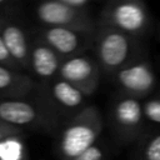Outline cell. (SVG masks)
I'll use <instances>...</instances> for the list:
<instances>
[{"instance_id": "6da1fadb", "label": "cell", "mask_w": 160, "mask_h": 160, "mask_svg": "<svg viewBox=\"0 0 160 160\" xmlns=\"http://www.w3.org/2000/svg\"><path fill=\"white\" fill-rule=\"evenodd\" d=\"M105 129V120L96 105H88L82 111L62 122L55 134L54 151L60 160H72L92 146Z\"/></svg>"}, {"instance_id": "7a4b0ae2", "label": "cell", "mask_w": 160, "mask_h": 160, "mask_svg": "<svg viewBox=\"0 0 160 160\" xmlns=\"http://www.w3.org/2000/svg\"><path fill=\"white\" fill-rule=\"evenodd\" d=\"M92 52L102 74L110 78L122 68L148 56L144 40L100 25L94 35Z\"/></svg>"}, {"instance_id": "3957f363", "label": "cell", "mask_w": 160, "mask_h": 160, "mask_svg": "<svg viewBox=\"0 0 160 160\" xmlns=\"http://www.w3.org/2000/svg\"><path fill=\"white\" fill-rule=\"evenodd\" d=\"M105 126L111 141L119 146L132 145L148 130L142 100L116 92L109 102Z\"/></svg>"}, {"instance_id": "277c9868", "label": "cell", "mask_w": 160, "mask_h": 160, "mask_svg": "<svg viewBox=\"0 0 160 160\" xmlns=\"http://www.w3.org/2000/svg\"><path fill=\"white\" fill-rule=\"evenodd\" d=\"M0 120L19 129L54 135L60 125L45 101L34 91L21 99L0 100Z\"/></svg>"}, {"instance_id": "5b68a950", "label": "cell", "mask_w": 160, "mask_h": 160, "mask_svg": "<svg viewBox=\"0 0 160 160\" xmlns=\"http://www.w3.org/2000/svg\"><path fill=\"white\" fill-rule=\"evenodd\" d=\"M96 22L145 40L152 29V19L141 0H111L100 10Z\"/></svg>"}, {"instance_id": "8992f818", "label": "cell", "mask_w": 160, "mask_h": 160, "mask_svg": "<svg viewBox=\"0 0 160 160\" xmlns=\"http://www.w3.org/2000/svg\"><path fill=\"white\" fill-rule=\"evenodd\" d=\"M35 92L45 101L59 125L90 105V96L61 78H56L46 85H36Z\"/></svg>"}, {"instance_id": "52a82bcc", "label": "cell", "mask_w": 160, "mask_h": 160, "mask_svg": "<svg viewBox=\"0 0 160 160\" xmlns=\"http://www.w3.org/2000/svg\"><path fill=\"white\" fill-rule=\"evenodd\" d=\"M31 14L40 26L70 28L94 34L98 28L91 14H84L66 6L61 0H44L32 5Z\"/></svg>"}, {"instance_id": "ba28073f", "label": "cell", "mask_w": 160, "mask_h": 160, "mask_svg": "<svg viewBox=\"0 0 160 160\" xmlns=\"http://www.w3.org/2000/svg\"><path fill=\"white\" fill-rule=\"evenodd\" d=\"M30 35L49 45L65 60L92 50L95 32L91 34L70 28L36 25L30 29Z\"/></svg>"}, {"instance_id": "9c48e42d", "label": "cell", "mask_w": 160, "mask_h": 160, "mask_svg": "<svg viewBox=\"0 0 160 160\" xmlns=\"http://www.w3.org/2000/svg\"><path fill=\"white\" fill-rule=\"evenodd\" d=\"M116 92L145 100L158 90V75L149 58H142L111 76Z\"/></svg>"}, {"instance_id": "30bf717a", "label": "cell", "mask_w": 160, "mask_h": 160, "mask_svg": "<svg viewBox=\"0 0 160 160\" xmlns=\"http://www.w3.org/2000/svg\"><path fill=\"white\" fill-rule=\"evenodd\" d=\"M101 75L102 71L96 58L88 52L65 59L59 71V78L80 89L88 96L98 90Z\"/></svg>"}, {"instance_id": "8fae6325", "label": "cell", "mask_w": 160, "mask_h": 160, "mask_svg": "<svg viewBox=\"0 0 160 160\" xmlns=\"http://www.w3.org/2000/svg\"><path fill=\"white\" fill-rule=\"evenodd\" d=\"M0 38L12 60L28 74L31 36L30 29L25 26V20L0 15Z\"/></svg>"}, {"instance_id": "7c38bea8", "label": "cell", "mask_w": 160, "mask_h": 160, "mask_svg": "<svg viewBox=\"0 0 160 160\" xmlns=\"http://www.w3.org/2000/svg\"><path fill=\"white\" fill-rule=\"evenodd\" d=\"M62 61L64 59L55 50L31 36L28 74L35 80L36 85H46L59 78Z\"/></svg>"}, {"instance_id": "4fadbf2b", "label": "cell", "mask_w": 160, "mask_h": 160, "mask_svg": "<svg viewBox=\"0 0 160 160\" xmlns=\"http://www.w3.org/2000/svg\"><path fill=\"white\" fill-rule=\"evenodd\" d=\"M35 88L36 82L29 74L0 65V100L28 98Z\"/></svg>"}, {"instance_id": "5bb4252c", "label": "cell", "mask_w": 160, "mask_h": 160, "mask_svg": "<svg viewBox=\"0 0 160 160\" xmlns=\"http://www.w3.org/2000/svg\"><path fill=\"white\" fill-rule=\"evenodd\" d=\"M130 160H160V128L148 130L131 146Z\"/></svg>"}, {"instance_id": "9a60e30c", "label": "cell", "mask_w": 160, "mask_h": 160, "mask_svg": "<svg viewBox=\"0 0 160 160\" xmlns=\"http://www.w3.org/2000/svg\"><path fill=\"white\" fill-rule=\"evenodd\" d=\"M0 160H29L25 135L10 136L0 142Z\"/></svg>"}, {"instance_id": "2e32d148", "label": "cell", "mask_w": 160, "mask_h": 160, "mask_svg": "<svg viewBox=\"0 0 160 160\" xmlns=\"http://www.w3.org/2000/svg\"><path fill=\"white\" fill-rule=\"evenodd\" d=\"M112 152L111 141L101 136L92 146L86 149L72 160H111Z\"/></svg>"}, {"instance_id": "e0dca14e", "label": "cell", "mask_w": 160, "mask_h": 160, "mask_svg": "<svg viewBox=\"0 0 160 160\" xmlns=\"http://www.w3.org/2000/svg\"><path fill=\"white\" fill-rule=\"evenodd\" d=\"M142 110L149 128H160V90L142 100Z\"/></svg>"}, {"instance_id": "ac0fdd59", "label": "cell", "mask_w": 160, "mask_h": 160, "mask_svg": "<svg viewBox=\"0 0 160 160\" xmlns=\"http://www.w3.org/2000/svg\"><path fill=\"white\" fill-rule=\"evenodd\" d=\"M0 15L24 19L22 4L19 0H0Z\"/></svg>"}, {"instance_id": "d6986e66", "label": "cell", "mask_w": 160, "mask_h": 160, "mask_svg": "<svg viewBox=\"0 0 160 160\" xmlns=\"http://www.w3.org/2000/svg\"><path fill=\"white\" fill-rule=\"evenodd\" d=\"M0 65L6 66V68H9L11 70H15V71H22L18 66V64L12 60V58L10 56V54H9V51H8V49H6V46H5V44H4L1 38H0Z\"/></svg>"}, {"instance_id": "ffe728a7", "label": "cell", "mask_w": 160, "mask_h": 160, "mask_svg": "<svg viewBox=\"0 0 160 160\" xmlns=\"http://www.w3.org/2000/svg\"><path fill=\"white\" fill-rule=\"evenodd\" d=\"M66 6L84 12V14H91V6H92V1L91 0H61Z\"/></svg>"}, {"instance_id": "44dd1931", "label": "cell", "mask_w": 160, "mask_h": 160, "mask_svg": "<svg viewBox=\"0 0 160 160\" xmlns=\"http://www.w3.org/2000/svg\"><path fill=\"white\" fill-rule=\"evenodd\" d=\"M16 135H25V131L19 130V129L0 120V142L10 136H16Z\"/></svg>"}, {"instance_id": "7402d4cb", "label": "cell", "mask_w": 160, "mask_h": 160, "mask_svg": "<svg viewBox=\"0 0 160 160\" xmlns=\"http://www.w3.org/2000/svg\"><path fill=\"white\" fill-rule=\"evenodd\" d=\"M159 36H160V29H159Z\"/></svg>"}]
</instances>
